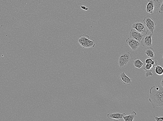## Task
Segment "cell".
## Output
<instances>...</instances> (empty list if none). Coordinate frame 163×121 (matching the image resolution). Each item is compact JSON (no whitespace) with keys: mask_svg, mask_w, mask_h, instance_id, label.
Returning a JSON list of instances; mask_svg holds the SVG:
<instances>
[{"mask_svg":"<svg viewBox=\"0 0 163 121\" xmlns=\"http://www.w3.org/2000/svg\"><path fill=\"white\" fill-rule=\"evenodd\" d=\"M149 101L153 108L163 106V87L161 85L154 86L150 89Z\"/></svg>","mask_w":163,"mask_h":121,"instance_id":"6da1fadb","label":"cell"},{"mask_svg":"<svg viewBox=\"0 0 163 121\" xmlns=\"http://www.w3.org/2000/svg\"><path fill=\"white\" fill-rule=\"evenodd\" d=\"M78 42L83 48H93L95 45V41L91 40L89 36L86 34H81L80 35Z\"/></svg>","mask_w":163,"mask_h":121,"instance_id":"7a4b0ae2","label":"cell"},{"mask_svg":"<svg viewBox=\"0 0 163 121\" xmlns=\"http://www.w3.org/2000/svg\"><path fill=\"white\" fill-rule=\"evenodd\" d=\"M133 59L131 53L127 52L120 55L118 59V64L120 68H124Z\"/></svg>","mask_w":163,"mask_h":121,"instance_id":"3957f363","label":"cell"},{"mask_svg":"<svg viewBox=\"0 0 163 121\" xmlns=\"http://www.w3.org/2000/svg\"><path fill=\"white\" fill-rule=\"evenodd\" d=\"M160 5L159 0H148V3L146 6L147 12L153 14L154 9L160 8Z\"/></svg>","mask_w":163,"mask_h":121,"instance_id":"277c9868","label":"cell"},{"mask_svg":"<svg viewBox=\"0 0 163 121\" xmlns=\"http://www.w3.org/2000/svg\"><path fill=\"white\" fill-rule=\"evenodd\" d=\"M143 22L148 30L151 32L152 33L154 34L156 24L151 16H148L145 17L143 19Z\"/></svg>","mask_w":163,"mask_h":121,"instance_id":"5b68a950","label":"cell"},{"mask_svg":"<svg viewBox=\"0 0 163 121\" xmlns=\"http://www.w3.org/2000/svg\"><path fill=\"white\" fill-rule=\"evenodd\" d=\"M134 29L138 32L143 35H146L148 33V30L146 26L144 23L140 22H136L131 26Z\"/></svg>","mask_w":163,"mask_h":121,"instance_id":"8992f818","label":"cell"},{"mask_svg":"<svg viewBox=\"0 0 163 121\" xmlns=\"http://www.w3.org/2000/svg\"><path fill=\"white\" fill-rule=\"evenodd\" d=\"M152 33L148 35H144L142 38L140 43L143 47L148 48L152 45Z\"/></svg>","mask_w":163,"mask_h":121,"instance_id":"52a82bcc","label":"cell"},{"mask_svg":"<svg viewBox=\"0 0 163 121\" xmlns=\"http://www.w3.org/2000/svg\"><path fill=\"white\" fill-rule=\"evenodd\" d=\"M126 42L131 48L132 50L133 51L139 48L141 45V43L140 42L130 37L127 39Z\"/></svg>","mask_w":163,"mask_h":121,"instance_id":"ba28073f","label":"cell"},{"mask_svg":"<svg viewBox=\"0 0 163 121\" xmlns=\"http://www.w3.org/2000/svg\"><path fill=\"white\" fill-rule=\"evenodd\" d=\"M144 35L140 33L134 29L133 28L130 30L129 33V37L134 40L138 41V42H141L142 38L144 36Z\"/></svg>","mask_w":163,"mask_h":121,"instance_id":"9c48e42d","label":"cell"},{"mask_svg":"<svg viewBox=\"0 0 163 121\" xmlns=\"http://www.w3.org/2000/svg\"><path fill=\"white\" fill-rule=\"evenodd\" d=\"M126 115L125 113L113 112L107 114V117L109 119H113L115 121H119L123 119V116Z\"/></svg>","mask_w":163,"mask_h":121,"instance_id":"30bf717a","label":"cell"},{"mask_svg":"<svg viewBox=\"0 0 163 121\" xmlns=\"http://www.w3.org/2000/svg\"><path fill=\"white\" fill-rule=\"evenodd\" d=\"M120 79L122 83L125 85H129L131 84L132 81L131 78L126 76L125 72H123L120 73Z\"/></svg>","mask_w":163,"mask_h":121,"instance_id":"8fae6325","label":"cell"},{"mask_svg":"<svg viewBox=\"0 0 163 121\" xmlns=\"http://www.w3.org/2000/svg\"><path fill=\"white\" fill-rule=\"evenodd\" d=\"M146 53L148 57L151 58H154L156 55V53L154 49L151 47L147 48L146 51Z\"/></svg>","mask_w":163,"mask_h":121,"instance_id":"7c38bea8","label":"cell"},{"mask_svg":"<svg viewBox=\"0 0 163 121\" xmlns=\"http://www.w3.org/2000/svg\"><path fill=\"white\" fill-rule=\"evenodd\" d=\"M136 113L134 112H132L131 114L127 116H123V119L125 121H133L134 120Z\"/></svg>","mask_w":163,"mask_h":121,"instance_id":"4fadbf2b","label":"cell"},{"mask_svg":"<svg viewBox=\"0 0 163 121\" xmlns=\"http://www.w3.org/2000/svg\"><path fill=\"white\" fill-rule=\"evenodd\" d=\"M133 64L135 68H141L144 65V63L139 58H136L133 61Z\"/></svg>","mask_w":163,"mask_h":121,"instance_id":"5bb4252c","label":"cell"},{"mask_svg":"<svg viewBox=\"0 0 163 121\" xmlns=\"http://www.w3.org/2000/svg\"><path fill=\"white\" fill-rule=\"evenodd\" d=\"M155 72L156 74L161 76L163 74V68L160 65H158L156 67Z\"/></svg>","mask_w":163,"mask_h":121,"instance_id":"9a60e30c","label":"cell"},{"mask_svg":"<svg viewBox=\"0 0 163 121\" xmlns=\"http://www.w3.org/2000/svg\"><path fill=\"white\" fill-rule=\"evenodd\" d=\"M143 69L144 70L146 73H145V76H146V78L148 77L149 76H153V73H152V70L151 69L149 70H147L145 69L144 68Z\"/></svg>","mask_w":163,"mask_h":121,"instance_id":"2e32d148","label":"cell"},{"mask_svg":"<svg viewBox=\"0 0 163 121\" xmlns=\"http://www.w3.org/2000/svg\"><path fill=\"white\" fill-rule=\"evenodd\" d=\"M151 64L152 65V68H155L158 64V62L156 60L153 59L151 63Z\"/></svg>","mask_w":163,"mask_h":121,"instance_id":"e0dca14e","label":"cell"},{"mask_svg":"<svg viewBox=\"0 0 163 121\" xmlns=\"http://www.w3.org/2000/svg\"><path fill=\"white\" fill-rule=\"evenodd\" d=\"M152 68V65L151 64H146V66L144 67L145 69L147 70L151 69Z\"/></svg>","mask_w":163,"mask_h":121,"instance_id":"ac0fdd59","label":"cell"},{"mask_svg":"<svg viewBox=\"0 0 163 121\" xmlns=\"http://www.w3.org/2000/svg\"><path fill=\"white\" fill-rule=\"evenodd\" d=\"M154 117L156 121H163V117H158L156 116H154Z\"/></svg>","mask_w":163,"mask_h":121,"instance_id":"d6986e66","label":"cell"},{"mask_svg":"<svg viewBox=\"0 0 163 121\" xmlns=\"http://www.w3.org/2000/svg\"><path fill=\"white\" fill-rule=\"evenodd\" d=\"M154 59L153 58H147L145 60V63L146 64H151L152 62Z\"/></svg>","mask_w":163,"mask_h":121,"instance_id":"ffe728a7","label":"cell"},{"mask_svg":"<svg viewBox=\"0 0 163 121\" xmlns=\"http://www.w3.org/2000/svg\"><path fill=\"white\" fill-rule=\"evenodd\" d=\"M160 10L159 11V12L160 13V14H163V2H162V4H161V5H160Z\"/></svg>","mask_w":163,"mask_h":121,"instance_id":"44dd1931","label":"cell"},{"mask_svg":"<svg viewBox=\"0 0 163 121\" xmlns=\"http://www.w3.org/2000/svg\"><path fill=\"white\" fill-rule=\"evenodd\" d=\"M81 8L83 10H84L85 11H87L88 9H89V8L86 7L85 6H81Z\"/></svg>","mask_w":163,"mask_h":121,"instance_id":"7402d4cb","label":"cell"},{"mask_svg":"<svg viewBox=\"0 0 163 121\" xmlns=\"http://www.w3.org/2000/svg\"><path fill=\"white\" fill-rule=\"evenodd\" d=\"M161 86H162L163 87V78H162L161 81Z\"/></svg>","mask_w":163,"mask_h":121,"instance_id":"603a6c76","label":"cell"}]
</instances>
